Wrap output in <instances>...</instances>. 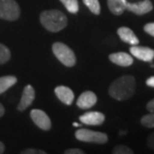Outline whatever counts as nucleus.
<instances>
[{
  "label": "nucleus",
  "instance_id": "obj_13",
  "mask_svg": "<svg viewBox=\"0 0 154 154\" xmlns=\"http://www.w3.org/2000/svg\"><path fill=\"white\" fill-rule=\"evenodd\" d=\"M109 60L116 65L127 67L133 64V57L131 54L125 53V52H116L109 55Z\"/></svg>",
  "mask_w": 154,
  "mask_h": 154
},
{
  "label": "nucleus",
  "instance_id": "obj_17",
  "mask_svg": "<svg viewBox=\"0 0 154 154\" xmlns=\"http://www.w3.org/2000/svg\"><path fill=\"white\" fill-rule=\"evenodd\" d=\"M60 2L65 6L67 11L72 14H76L79 10L78 0H60Z\"/></svg>",
  "mask_w": 154,
  "mask_h": 154
},
{
  "label": "nucleus",
  "instance_id": "obj_4",
  "mask_svg": "<svg viewBox=\"0 0 154 154\" xmlns=\"http://www.w3.org/2000/svg\"><path fill=\"white\" fill-rule=\"evenodd\" d=\"M75 137L77 140L88 143L104 144L108 141V136H107L106 133L99 131H93L85 128H80L78 130H76Z\"/></svg>",
  "mask_w": 154,
  "mask_h": 154
},
{
  "label": "nucleus",
  "instance_id": "obj_21",
  "mask_svg": "<svg viewBox=\"0 0 154 154\" xmlns=\"http://www.w3.org/2000/svg\"><path fill=\"white\" fill-rule=\"evenodd\" d=\"M112 152L114 154H133V150L125 145H116L113 148Z\"/></svg>",
  "mask_w": 154,
  "mask_h": 154
},
{
  "label": "nucleus",
  "instance_id": "obj_2",
  "mask_svg": "<svg viewBox=\"0 0 154 154\" xmlns=\"http://www.w3.org/2000/svg\"><path fill=\"white\" fill-rule=\"evenodd\" d=\"M40 22L48 31L59 32L67 26L68 19L62 11L58 9H49L41 12Z\"/></svg>",
  "mask_w": 154,
  "mask_h": 154
},
{
  "label": "nucleus",
  "instance_id": "obj_10",
  "mask_svg": "<svg viewBox=\"0 0 154 154\" xmlns=\"http://www.w3.org/2000/svg\"><path fill=\"white\" fill-rule=\"evenodd\" d=\"M79 120L83 124L97 126V125L103 124L104 120H105V116L101 112L90 111V112H86L84 114H82L79 117Z\"/></svg>",
  "mask_w": 154,
  "mask_h": 154
},
{
  "label": "nucleus",
  "instance_id": "obj_28",
  "mask_svg": "<svg viewBox=\"0 0 154 154\" xmlns=\"http://www.w3.org/2000/svg\"><path fill=\"white\" fill-rule=\"evenodd\" d=\"M4 151H5V145L2 141H0V154L4 153Z\"/></svg>",
  "mask_w": 154,
  "mask_h": 154
},
{
  "label": "nucleus",
  "instance_id": "obj_3",
  "mask_svg": "<svg viewBox=\"0 0 154 154\" xmlns=\"http://www.w3.org/2000/svg\"><path fill=\"white\" fill-rule=\"evenodd\" d=\"M52 52L55 57L63 65L67 67H73L76 64V56L74 52L69 46L62 42H55L52 44Z\"/></svg>",
  "mask_w": 154,
  "mask_h": 154
},
{
  "label": "nucleus",
  "instance_id": "obj_25",
  "mask_svg": "<svg viewBox=\"0 0 154 154\" xmlns=\"http://www.w3.org/2000/svg\"><path fill=\"white\" fill-rule=\"evenodd\" d=\"M65 154H84V151L79 148H71L65 150Z\"/></svg>",
  "mask_w": 154,
  "mask_h": 154
},
{
  "label": "nucleus",
  "instance_id": "obj_29",
  "mask_svg": "<svg viewBox=\"0 0 154 154\" xmlns=\"http://www.w3.org/2000/svg\"><path fill=\"white\" fill-rule=\"evenodd\" d=\"M4 114H5V108H4V106L0 103V117H2Z\"/></svg>",
  "mask_w": 154,
  "mask_h": 154
},
{
  "label": "nucleus",
  "instance_id": "obj_23",
  "mask_svg": "<svg viewBox=\"0 0 154 154\" xmlns=\"http://www.w3.org/2000/svg\"><path fill=\"white\" fill-rule=\"evenodd\" d=\"M144 31L154 37V22L145 24V25H144Z\"/></svg>",
  "mask_w": 154,
  "mask_h": 154
},
{
  "label": "nucleus",
  "instance_id": "obj_30",
  "mask_svg": "<svg viewBox=\"0 0 154 154\" xmlns=\"http://www.w3.org/2000/svg\"><path fill=\"white\" fill-rule=\"evenodd\" d=\"M73 126H75V127H78V126H80V125L78 124V123L74 122V123H73Z\"/></svg>",
  "mask_w": 154,
  "mask_h": 154
},
{
  "label": "nucleus",
  "instance_id": "obj_7",
  "mask_svg": "<svg viewBox=\"0 0 154 154\" xmlns=\"http://www.w3.org/2000/svg\"><path fill=\"white\" fill-rule=\"evenodd\" d=\"M129 51L132 56L144 62H151L154 58V50L147 46H138V44L132 45Z\"/></svg>",
  "mask_w": 154,
  "mask_h": 154
},
{
  "label": "nucleus",
  "instance_id": "obj_24",
  "mask_svg": "<svg viewBox=\"0 0 154 154\" xmlns=\"http://www.w3.org/2000/svg\"><path fill=\"white\" fill-rule=\"evenodd\" d=\"M147 145L150 149L154 150V132L147 137Z\"/></svg>",
  "mask_w": 154,
  "mask_h": 154
},
{
  "label": "nucleus",
  "instance_id": "obj_8",
  "mask_svg": "<svg viewBox=\"0 0 154 154\" xmlns=\"http://www.w3.org/2000/svg\"><path fill=\"white\" fill-rule=\"evenodd\" d=\"M35 99V90L31 85H26L23 89L20 102L17 106L18 111H24L33 103Z\"/></svg>",
  "mask_w": 154,
  "mask_h": 154
},
{
  "label": "nucleus",
  "instance_id": "obj_20",
  "mask_svg": "<svg viewBox=\"0 0 154 154\" xmlns=\"http://www.w3.org/2000/svg\"><path fill=\"white\" fill-rule=\"evenodd\" d=\"M140 122L144 127L154 128V112H150L149 114L142 116Z\"/></svg>",
  "mask_w": 154,
  "mask_h": 154
},
{
  "label": "nucleus",
  "instance_id": "obj_27",
  "mask_svg": "<svg viewBox=\"0 0 154 154\" xmlns=\"http://www.w3.org/2000/svg\"><path fill=\"white\" fill-rule=\"evenodd\" d=\"M146 84L147 86H149V87H154V76L149 77V78L146 80Z\"/></svg>",
  "mask_w": 154,
  "mask_h": 154
},
{
  "label": "nucleus",
  "instance_id": "obj_22",
  "mask_svg": "<svg viewBox=\"0 0 154 154\" xmlns=\"http://www.w3.org/2000/svg\"><path fill=\"white\" fill-rule=\"evenodd\" d=\"M21 154H46L44 150L41 149H34V148H27L20 152Z\"/></svg>",
  "mask_w": 154,
  "mask_h": 154
},
{
  "label": "nucleus",
  "instance_id": "obj_6",
  "mask_svg": "<svg viewBox=\"0 0 154 154\" xmlns=\"http://www.w3.org/2000/svg\"><path fill=\"white\" fill-rule=\"evenodd\" d=\"M30 117L34 124L44 131H48L51 129L52 123L49 116L41 109H32L30 111Z\"/></svg>",
  "mask_w": 154,
  "mask_h": 154
},
{
  "label": "nucleus",
  "instance_id": "obj_5",
  "mask_svg": "<svg viewBox=\"0 0 154 154\" xmlns=\"http://www.w3.org/2000/svg\"><path fill=\"white\" fill-rule=\"evenodd\" d=\"M20 7L15 0H0V19L15 21L20 17Z\"/></svg>",
  "mask_w": 154,
  "mask_h": 154
},
{
  "label": "nucleus",
  "instance_id": "obj_14",
  "mask_svg": "<svg viewBox=\"0 0 154 154\" xmlns=\"http://www.w3.org/2000/svg\"><path fill=\"white\" fill-rule=\"evenodd\" d=\"M117 34H118L119 38L122 40V41H124L125 43H128V44L130 45H137L138 43H139V39L136 35H135V33L132 31L130 28H128V27H119L118 29H117Z\"/></svg>",
  "mask_w": 154,
  "mask_h": 154
},
{
  "label": "nucleus",
  "instance_id": "obj_18",
  "mask_svg": "<svg viewBox=\"0 0 154 154\" xmlns=\"http://www.w3.org/2000/svg\"><path fill=\"white\" fill-rule=\"evenodd\" d=\"M83 3L85 4V6H87V8L93 14L95 15L100 14L101 7H100V3L98 0H83Z\"/></svg>",
  "mask_w": 154,
  "mask_h": 154
},
{
  "label": "nucleus",
  "instance_id": "obj_26",
  "mask_svg": "<svg viewBox=\"0 0 154 154\" xmlns=\"http://www.w3.org/2000/svg\"><path fill=\"white\" fill-rule=\"evenodd\" d=\"M146 109L148 110L149 112H154V99L150 100L146 105Z\"/></svg>",
  "mask_w": 154,
  "mask_h": 154
},
{
  "label": "nucleus",
  "instance_id": "obj_11",
  "mask_svg": "<svg viewBox=\"0 0 154 154\" xmlns=\"http://www.w3.org/2000/svg\"><path fill=\"white\" fill-rule=\"evenodd\" d=\"M97 102V96L92 91H84L77 99V106L81 109H89Z\"/></svg>",
  "mask_w": 154,
  "mask_h": 154
},
{
  "label": "nucleus",
  "instance_id": "obj_19",
  "mask_svg": "<svg viewBox=\"0 0 154 154\" xmlns=\"http://www.w3.org/2000/svg\"><path fill=\"white\" fill-rule=\"evenodd\" d=\"M11 58V52L7 46L0 43V64L8 62Z\"/></svg>",
  "mask_w": 154,
  "mask_h": 154
},
{
  "label": "nucleus",
  "instance_id": "obj_15",
  "mask_svg": "<svg viewBox=\"0 0 154 154\" xmlns=\"http://www.w3.org/2000/svg\"><path fill=\"white\" fill-rule=\"evenodd\" d=\"M126 0H107L110 12L114 15H121L126 10Z\"/></svg>",
  "mask_w": 154,
  "mask_h": 154
},
{
  "label": "nucleus",
  "instance_id": "obj_9",
  "mask_svg": "<svg viewBox=\"0 0 154 154\" xmlns=\"http://www.w3.org/2000/svg\"><path fill=\"white\" fill-rule=\"evenodd\" d=\"M126 9L136 15H143L150 12L153 9V5L150 0H143L137 3L127 2Z\"/></svg>",
  "mask_w": 154,
  "mask_h": 154
},
{
  "label": "nucleus",
  "instance_id": "obj_31",
  "mask_svg": "<svg viewBox=\"0 0 154 154\" xmlns=\"http://www.w3.org/2000/svg\"><path fill=\"white\" fill-rule=\"evenodd\" d=\"M124 133H126L125 131H120L119 132V135H124Z\"/></svg>",
  "mask_w": 154,
  "mask_h": 154
},
{
  "label": "nucleus",
  "instance_id": "obj_12",
  "mask_svg": "<svg viewBox=\"0 0 154 154\" xmlns=\"http://www.w3.org/2000/svg\"><path fill=\"white\" fill-rule=\"evenodd\" d=\"M54 92L56 94L57 98L59 99L61 102L66 104V105H71L73 100H74V93L73 91L67 86H57L54 89Z\"/></svg>",
  "mask_w": 154,
  "mask_h": 154
},
{
  "label": "nucleus",
  "instance_id": "obj_16",
  "mask_svg": "<svg viewBox=\"0 0 154 154\" xmlns=\"http://www.w3.org/2000/svg\"><path fill=\"white\" fill-rule=\"evenodd\" d=\"M17 83L16 76L13 75H5L0 77V94H3L9 88L14 86Z\"/></svg>",
  "mask_w": 154,
  "mask_h": 154
},
{
  "label": "nucleus",
  "instance_id": "obj_1",
  "mask_svg": "<svg viewBox=\"0 0 154 154\" xmlns=\"http://www.w3.org/2000/svg\"><path fill=\"white\" fill-rule=\"evenodd\" d=\"M136 89V81L132 75H123L114 80L109 86L108 93L113 99L123 101L133 96Z\"/></svg>",
  "mask_w": 154,
  "mask_h": 154
}]
</instances>
